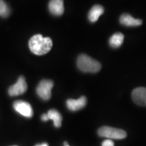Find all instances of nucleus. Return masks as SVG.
I'll return each instance as SVG.
<instances>
[{
	"label": "nucleus",
	"mask_w": 146,
	"mask_h": 146,
	"mask_svg": "<svg viewBox=\"0 0 146 146\" xmlns=\"http://www.w3.org/2000/svg\"><path fill=\"white\" fill-rule=\"evenodd\" d=\"M53 45L50 37H44L40 34L35 35L29 41V47L31 52L37 56H43L48 53Z\"/></svg>",
	"instance_id": "obj_1"
},
{
	"label": "nucleus",
	"mask_w": 146,
	"mask_h": 146,
	"mask_svg": "<svg viewBox=\"0 0 146 146\" xmlns=\"http://www.w3.org/2000/svg\"><path fill=\"white\" fill-rule=\"evenodd\" d=\"M76 64L78 69L84 72L96 73L100 71L102 68L101 64L99 62L86 54H81L78 56Z\"/></svg>",
	"instance_id": "obj_2"
},
{
	"label": "nucleus",
	"mask_w": 146,
	"mask_h": 146,
	"mask_svg": "<svg viewBox=\"0 0 146 146\" xmlns=\"http://www.w3.org/2000/svg\"><path fill=\"white\" fill-rule=\"evenodd\" d=\"M98 135L100 137L114 139H123L127 137V134L126 131L120 129L110 127H102L98 130Z\"/></svg>",
	"instance_id": "obj_3"
},
{
	"label": "nucleus",
	"mask_w": 146,
	"mask_h": 146,
	"mask_svg": "<svg viewBox=\"0 0 146 146\" xmlns=\"http://www.w3.org/2000/svg\"><path fill=\"white\" fill-rule=\"evenodd\" d=\"M54 82L52 80H42L36 87V94L42 100H49L52 97V89Z\"/></svg>",
	"instance_id": "obj_4"
},
{
	"label": "nucleus",
	"mask_w": 146,
	"mask_h": 146,
	"mask_svg": "<svg viewBox=\"0 0 146 146\" xmlns=\"http://www.w3.org/2000/svg\"><path fill=\"white\" fill-rule=\"evenodd\" d=\"M27 83L23 76L18 78L17 82L8 89V94L10 96H16L25 94L27 90Z\"/></svg>",
	"instance_id": "obj_5"
},
{
	"label": "nucleus",
	"mask_w": 146,
	"mask_h": 146,
	"mask_svg": "<svg viewBox=\"0 0 146 146\" xmlns=\"http://www.w3.org/2000/svg\"><path fill=\"white\" fill-rule=\"evenodd\" d=\"M13 106L16 112L25 117L31 118L33 115V110L31 106L28 102L23 100H17L14 103Z\"/></svg>",
	"instance_id": "obj_6"
},
{
	"label": "nucleus",
	"mask_w": 146,
	"mask_h": 146,
	"mask_svg": "<svg viewBox=\"0 0 146 146\" xmlns=\"http://www.w3.org/2000/svg\"><path fill=\"white\" fill-rule=\"evenodd\" d=\"M132 99L136 104L146 106V88L138 87L135 89L132 92Z\"/></svg>",
	"instance_id": "obj_7"
},
{
	"label": "nucleus",
	"mask_w": 146,
	"mask_h": 146,
	"mask_svg": "<svg viewBox=\"0 0 146 146\" xmlns=\"http://www.w3.org/2000/svg\"><path fill=\"white\" fill-rule=\"evenodd\" d=\"M87 98L85 96H81L79 99H69L66 102V106L70 111H77L83 108L87 104Z\"/></svg>",
	"instance_id": "obj_8"
},
{
	"label": "nucleus",
	"mask_w": 146,
	"mask_h": 146,
	"mask_svg": "<svg viewBox=\"0 0 146 146\" xmlns=\"http://www.w3.org/2000/svg\"><path fill=\"white\" fill-rule=\"evenodd\" d=\"M49 10L53 15L61 16L64 11L62 0H52L49 3Z\"/></svg>",
	"instance_id": "obj_9"
},
{
	"label": "nucleus",
	"mask_w": 146,
	"mask_h": 146,
	"mask_svg": "<svg viewBox=\"0 0 146 146\" xmlns=\"http://www.w3.org/2000/svg\"><path fill=\"white\" fill-rule=\"evenodd\" d=\"M120 23L127 27H138L142 25L141 20L133 18L129 14H123L120 17Z\"/></svg>",
	"instance_id": "obj_10"
},
{
	"label": "nucleus",
	"mask_w": 146,
	"mask_h": 146,
	"mask_svg": "<svg viewBox=\"0 0 146 146\" xmlns=\"http://www.w3.org/2000/svg\"><path fill=\"white\" fill-rule=\"evenodd\" d=\"M104 12V9L100 5H96L93 6L89 11L88 14L89 20L91 23H95L99 19L100 16Z\"/></svg>",
	"instance_id": "obj_11"
},
{
	"label": "nucleus",
	"mask_w": 146,
	"mask_h": 146,
	"mask_svg": "<svg viewBox=\"0 0 146 146\" xmlns=\"http://www.w3.org/2000/svg\"><path fill=\"white\" fill-rule=\"evenodd\" d=\"M47 116L49 120H52L54 121V125L56 127L59 128L62 126V116L58 110L55 109L50 110L47 112Z\"/></svg>",
	"instance_id": "obj_12"
},
{
	"label": "nucleus",
	"mask_w": 146,
	"mask_h": 146,
	"mask_svg": "<svg viewBox=\"0 0 146 146\" xmlns=\"http://www.w3.org/2000/svg\"><path fill=\"white\" fill-rule=\"evenodd\" d=\"M124 41V35L120 33H115L110 38L109 43L111 47L117 48L122 45Z\"/></svg>",
	"instance_id": "obj_13"
},
{
	"label": "nucleus",
	"mask_w": 146,
	"mask_h": 146,
	"mask_svg": "<svg viewBox=\"0 0 146 146\" xmlns=\"http://www.w3.org/2000/svg\"><path fill=\"white\" fill-rule=\"evenodd\" d=\"M10 10L5 1L0 0V16L3 18H7L10 15Z\"/></svg>",
	"instance_id": "obj_14"
},
{
	"label": "nucleus",
	"mask_w": 146,
	"mask_h": 146,
	"mask_svg": "<svg viewBox=\"0 0 146 146\" xmlns=\"http://www.w3.org/2000/svg\"><path fill=\"white\" fill-rule=\"evenodd\" d=\"M102 146H114V143L111 139H106L102 142Z\"/></svg>",
	"instance_id": "obj_15"
},
{
	"label": "nucleus",
	"mask_w": 146,
	"mask_h": 146,
	"mask_svg": "<svg viewBox=\"0 0 146 146\" xmlns=\"http://www.w3.org/2000/svg\"><path fill=\"white\" fill-rule=\"evenodd\" d=\"M41 120H43V121H47V120H49L48 118V116H47V115L46 114H43V115L41 116Z\"/></svg>",
	"instance_id": "obj_16"
},
{
	"label": "nucleus",
	"mask_w": 146,
	"mask_h": 146,
	"mask_svg": "<svg viewBox=\"0 0 146 146\" xmlns=\"http://www.w3.org/2000/svg\"><path fill=\"white\" fill-rule=\"evenodd\" d=\"M35 146H49V145L47 143H43L41 144H37V145H36Z\"/></svg>",
	"instance_id": "obj_17"
},
{
	"label": "nucleus",
	"mask_w": 146,
	"mask_h": 146,
	"mask_svg": "<svg viewBox=\"0 0 146 146\" xmlns=\"http://www.w3.org/2000/svg\"><path fill=\"white\" fill-rule=\"evenodd\" d=\"M64 146H70L68 145V142H66V141H65L64 143Z\"/></svg>",
	"instance_id": "obj_18"
},
{
	"label": "nucleus",
	"mask_w": 146,
	"mask_h": 146,
	"mask_svg": "<svg viewBox=\"0 0 146 146\" xmlns=\"http://www.w3.org/2000/svg\"><path fill=\"white\" fill-rule=\"evenodd\" d=\"M14 146H16V145H14Z\"/></svg>",
	"instance_id": "obj_19"
}]
</instances>
